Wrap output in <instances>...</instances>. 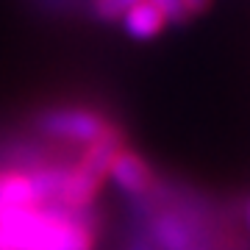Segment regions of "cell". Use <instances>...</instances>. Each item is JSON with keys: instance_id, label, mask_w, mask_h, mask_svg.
I'll use <instances>...</instances> for the list:
<instances>
[{"instance_id": "277c9868", "label": "cell", "mask_w": 250, "mask_h": 250, "mask_svg": "<svg viewBox=\"0 0 250 250\" xmlns=\"http://www.w3.org/2000/svg\"><path fill=\"white\" fill-rule=\"evenodd\" d=\"M31 206H42L31 170L3 167L0 170V214L11 208H31Z\"/></svg>"}, {"instance_id": "7a4b0ae2", "label": "cell", "mask_w": 250, "mask_h": 250, "mask_svg": "<svg viewBox=\"0 0 250 250\" xmlns=\"http://www.w3.org/2000/svg\"><path fill=\"white\" fill-rule=\"evenodd\" d=\"M34 128L42 136L75 145H92L106 136H120L123 128L95 108L86 106H53L34 117Z\"/></svg>"}, {"instance_id": "3957f363", "label": "cell", "mask_w": 250, "mask_h": 250, "mask_svg": "<svg viewBox=\"0 0 250 250\" xmlns=\"http://www.w3.org/2000/svg\"><path fill=\"white\" fill-rule=\"evenodd\" d=\"M108 175H111V181L117 184V189L128 195V200L150 195L153 187H156V181H159L150 164H147L136 150L125 147V145L117 150V156L111 159V164H108Z\"/></svg>"}, {"instance_id": "30bf717a", "label": "cell", "mask_w": 250, "mask_h": 250, "mask_svg": "<svg viewBox=\"0 0 250 250\" xmlns=\"http://www.w3.org/2000/svg\"><path fill=\"white\" fill-rule=\"evenodd\" d=\"M245 225H248V228H250V200H248V203H245Z\"/></svg>"}, {"instance_id": "ba28073f", "label": "cell", "mask_w": 250, "mask_h": 250, "mask_svg": "<svg viewBox=\"0 0 250 250\" xmlns=\"http://www.w3.org/2000/svg\"><path fill=\"white\" fill-rule=\"evenodd\" d=\"M123 250H159V248L147 239L145 231H128L123 239Z\"/></svg>"}, {"instance_id": "6da1fadb", "label": "cell", "mask_w": 250, "mask_h": 250, "mask_svg": "<svg viewBox=\"0 0 250 250\" xmlns=\"http://www.w3.org/2000/svg\"><path fill=\"white\" fill-rule=\"evenodd\" d=\"M98 223L95 208H11L0 214V250H95Z\"/></svg>"}, {"instance_id": "5b68a950", "label": "cell", "mask_w": 250, "mask_h": 250, "mask_svg": "<svg viewBox=\"0 0 250 250\" xmlns=\"http://www.w3.org/2000/svg\"><path fill=\"white\" fill-rule=\"evenodd\" d=\"M123 25H125V34L128 36H134V39H142L145 42V39H153V36L159 34L167 22H164V17L153 9L147 0H142V3L131 6V9L123 14Z\"/></svg>"}, {"instance_id": "52a82bcc", "label": "cell", "mask_w": 250, "mask_h": 250, "mask_svg": "<svg viewBox=\"0 0 250 250\" xmlns=\"http://www.w3.org/2000/svg\"><path fill=\"white\" fill-rule=\"evenodd\" d=\"M147 3L164 17V22H172V25L189 22V14H187V9H184V0H147Z\"/></svg>"}, {"instance_id": "8992f818", "label": "cell", "mask_w": 250, "mask_h": 250, "mask_svg": "<svg viewBox=\"0 0 250 250\" xmlns=\"http://www.w3.org/2000/svg\"><path fill=\"white\" fill-rule=\"evenodd\" d=\"M136 3H142V0H92V11L103 22H114V20H123V14Z\"/></svg>"}, {"instance_id": "9c48e42d", "label": "cell", "mask_w": 250, "mask_h": 250, "mask_svg": "<svg viewBox=\"0 0 250 250\" xmlns=\"http://www.w3.org/2000/svg\"><path fill=\"white\" fill-rule=\"evenodd\" d=\"M208 6H211V0H184V9H187L189 17H195V14H203Z\"/></svg>"}]
</instances>
